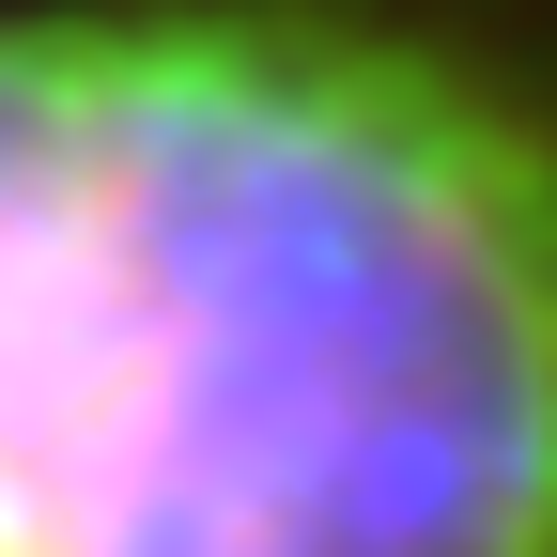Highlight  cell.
I'll use <instances>...</instances> for the list:
<instances>
[{"label":"cell","instance_id":"obj_1","mask_svg":"<svg viewBox=\"0 0 557 557\" xmlns=\"http://www.w3.org/2000/svg\"><path fill=\"white\" fill-rule=\"evenodd\" d=\"M0 557H557L542 0H0Z\"/></svg>","mask_w":557,"mask_h":557}]
</instances>
